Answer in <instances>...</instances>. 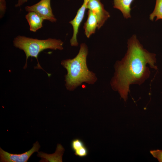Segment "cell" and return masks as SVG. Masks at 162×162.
I'll return each mask as SVG.
<instances>
[{"mask_svg":"<svg viewBox=\"0 0 162 162\" xmlns=\"http://www.w3.org/2000/svg\"><path fill=\"white\" fill-rule=\"evenodd\" d=\"M127 44L124 57L115 64V72L110 83L112 89L118 92L125 101L130 92V86L140 85L149 77L150 72L147 64L157 69L156 54L145 49L136 35L128 40Z\"/></svg>","mask_w":162,"mask_h":162,"instance_id":"6da1fadb","label":"cell"},{"mask_svg":"<svg viewBox=\"0 0 162 162\" xmlns=\"http://www.w3.org/2000/svg\"><path fill=\"white\" fill-rule=\"evenodd\" d=\"M88 54L87 46L85 43H82L78 53L74 58L61 61V65L67 71L65 76V86L67 90L73 91L83 83L93 85L97 81L95 74L88 68Z\"/></svg>","mask_w":162,"mask_h":162,"instance_id":"7a4b0ae2","label":"cell"},{"mask_svg":"<svg viewBox=\"0 0 162 162\" xmlns=\"http://www.w3.org/2000/svg\"><path fill=\"white\" fill-rule=\"evenodd\" d=\"M63 44V42L60 39L49 38L39 40L20 35L15 37L13 40L14 46L23 50L25 54L26 61L24 69L27 67V60L30 57L36 58L38 62L37 68L42 69L38 60L39 53L47 49L62 50Z\"/></svg>","mask_w":162,"mask_h":162,"instance_id":"3957f363","label":"cell"},{"mask_svg":"<svg viewBox=\"0 0 162 162\" xmlns=\"http://www.w3.org/2000/svg\"><path fill=\"white\" fill-rule=\"evenodd\" d=\"M39 142L37 141L29 150L20 154L9 153L0 148V162H26L33 153L38 152L40 148Z\"/></svg>","mask_w":162,"mask_h":162,"instance_id":"277c9868","label":"cell"},{"mask_svg":"<svg viewBox=\"0 0 162 162\" xmlns=\"http://www.w3.org/2000/svg\"><path fill=\"white\" fill-rule=\"evenodd\" d=\"M51 0H40L38 3L30 6L25 7L26 11H34L44 20L51 22H56L57 19L53 14L50 5Z\"/></svg>","mask_w":162,"mask_h":162,"instance_id":"5b68a950","label":"cell"},{"mask_svg":"<svg viewBox=\"0 0 162 162\" xmlns=\"http://www.w3.org/2000/svg\"><path fill=\"white\" fill-rule=\"evenodd\" d=\"M87 9L91 10L96 16L98 20V29H100L110 17V13L104 8L100 0H89Z\"/></svg>","mask_w":162,"mask_h":162,"instance_id":"8992f818","label":"cell"},{"mask_svg":"<svg viewBox=\"0 0 162 162\" xmlns=\"http://www.w3.org/2000/svg\"><path fill=\"white\" fill-rule=\"evenodd\" d=\"M89 0H84L83 4L78 10L74 19L69 22L73 27V34L70 40V45L72 46H77L79 43L77 40V35L80 26L84 18L85 13L87 9V5Z\"/></svg>","mask_w":162,"mask_h":162,"instance_id":"52a82bcc","label":"cell"},{"mask_svg":"<svg viewBox=\"0 0 162 162\" xmlns=\"http://www.w3.org/2000/svg\"><path fill=\"white\" fill-rule=\"evenodd\" d=\"M64 151L62 146L58 144L54 153L48 154L42 152H38L37 156L41 158L40 162H62V157Z\"/></svg>","mask_w":162,"mask_h":162,"instance_id":"ba28073f","label":"cell"},{"mask_svg":"<svg viewBox=\"0 0 162 162\" xmlns=\"http://www.w3.org/2000/svg\"><path fill=\"white\" fill-rule=\"evenodd\" d=\"M87 14V20L84 24L83 28L85 35L87 38H89L95 32L98 22L96 16L91 10H88Z\"/></svg>","mask_w":162,"mask_h":162,"instance_id":"9c48e42d","label":"cell"},{"mask_svg":"<svg viewBox=\"0 0 162 162\" xmlns=\"http://www.w3.org/2000/svg\"><path fill=\"white\" fill-rule=\"evenodd\" d=\"M28 12L25 17L28 23L30 30L35 32L43 27V22L44 20L34 12Z\"/></svg>","mask_w":162,"mask_h":162,"instance_id":"30bf717a","label":"cell"},{"mask_svg":"<svg viewBox=\"0 0 162 162\" xmlns=\"http://www.w3.org/2000/svg\"><path fill=\"white\" fill-rule=\"evenodd\" d=\"M72 149L74 154L80 158L86 156L88 153V149L82 140L79 138L73 140L70 143Z\"/></svg>","mask_w":162,"mask_h":162,"instance_id":"8fae6325","label":"cell"},{"mask_svg":"<svg viewBox=\"0 0 162 162\" xmlns=\"http://www.w3.org/2000/svg\"><path fill=\"white\" fill-rule=\"evenodd\" d=\"M134 0H113V8L119 10L124 17L128 19L131 17L130 5Z\"/></svg>","mask_w":162,"mask_h":162,"instance_id":"7c38bea8","label":"cell"},{"mask_svg":"<svg viewBox=\"0 0 162 162\" xmlns=\"http://www.w3.org/2000/svg\"><path fill=\"white\" fill-rule=\"evenodd\" d=\"M156 17V21L162 20V0H156L154 8L149 15V19L153 21Z\"/></svg>","mask_w":162,"mask_h":162,"instance_id":"4fadbf2b","label":"cell"},{"mask_svg":"<svg viewBox=\"0 0 162 162\" xmlns=\"http://www.w3.org/2000/svg\"><path fill=\"white\" fill-rule=\"evenodd\" d=\"M150 153L159 162H162V150L157 149L151 150Z\"/></svg>","mask_w":162,"mask_h":162,"instance_id":"5bb4252c","label":"cell"},{"mask_svg":"<svg viewBox=\"0 0 162 162\" xmlns=\"http://www.w3.org/2000/svg\"><path fill=\"white\" fill-rule=\"evenodd\" d=\"M6 2L5 0H0V18L3 16L6 9Z\"/></svg>","mask_w":162,"mask_h":162,"instance_id":"9a60e30c","label":"cell"},{"mask_svg":"<svg viewBox=\"0 0 162 162\" xmlns=\"http://www.w3.org/2000/svg\"><path fill=\"white\" fill-rule=\"evenodd\" d=\"M28 0H18L17 3L15 5L16 7H20Z\"/></svg>","mask_w":162,"mask_h":162,"instance_id":"2e32d148","label":"cell"}]
</instances>
